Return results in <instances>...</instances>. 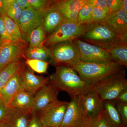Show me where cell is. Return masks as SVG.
Segmentation results:
<instances>
[{"label":"cell","mask_w":127,"mask_h":127,"mask_svg":"<svg viewBox=\"0 0 127 127\" xmlns=\"http://www.w3.org/2000/svg\"><path fill=\"white\" fill-rule=\"evenodd\" d=\"M93 7V6L91 5L86 2V4L82 7L78 12L77 17V22L84 24L93 23L92 22V11Z\"/></svg>","instance_id":"cell-29"},{"label":"cell","mask_w":127,"mask_h":127,"mask_svg":"<svg viewBox=\"0 0 127 127\" xmlns=\"http://www.w3.org/2000/svg\"><path fill=\"white\" fill-rule=\"evenodd\" d=\"M23 64L21 60L13 62L0 71V94L11 78L21 70Z\"/></svg>","instance_id":"cell-24"},{"label":"cell","mask_w":127,"mask_h":127,"mask_svg":"<svg viewBox=\"0 0 127 127\" xmlns=\"http://www.w3.org/2000/svg\"><path fill=\"white\" fill-rule=\"evenodd\" d=\"M100 23L107 27L121 40L127 42V11L121 9L110 13Z\"/></svg>","instance_id":"cell-13"},{"label":"cell","mask_w":127,"mask_h":127,"mask_svg":"<svg viewBox=\"0 0 127 127\" xmlns=\"http://www.w3.org/2000/svg\"><path fill=\"white\" fill-rule=\"evenodd\" d=\"M30 7L38 12L42 17L48 8L51 0H28Z\"/></svg>","instance_id":"cell-30"},{"label":"cell","mask_w":127,"mask_h":127,"mask_svg":"<svg viewBox=\"0 0 127 127\" xmlns=\"http://www.w3.org/2000/svg\"><path fill=\"white\" fill-rule=\"evenodd\" d=\"M78 39L102 48L123 41L101 23H93L89 30Z\"/></svg>","instance_id":"cell-6"},{"label":"cell","mask_w":127,"mask_h":127,"mask_svg":"<svg viewBox=\"0 0 127 127\" xmlns=\"http://www.w3.org/2000/svg\"><path fill=\"white\" fill-rule=\"evenodd\" d=\"M16 1L22 10L30 7L28 0H16Z\"/></svg>","instance_id":"cell-41"},{"label":"cell","mask_w":127,"mask_h":127,"mask_svg":"<svg viewBox=\"0 0 127 127\" xmlns=\"http://www.w3.org/2000/svg\"><path fill=\"white\" fill-rule=\"evenodd\" d=\"M0 127H6L5 125L3 122H0Z\"/></svg>","instance_id":"cell-43"},{"label":"cell","mask_w":127,"mask_h":127,"mask_svg":"<svg viewBox=\"0 0 127 127\" xmlns=\"http://www.w3.org/2000/svg\"><path fill=\"white\" fill-rule=\"evenodd\" d=\"M82 96L86 120L96 118L102 113L103 111V101L94 87Z\"/></svg>","instance_id":"cell-14"},{"label":"cell","mask_w":127,"mask_h":127,"mask_svg":"<svg viewBox=\"0 0 127 127\" xmlns=\"http://www.w3.org/2000/svg\"><path fill=\"white\" fill-rule=\"evenodd\" d=\"M68 104V102L58 100L39 114L45 127H60Z\"/></svg>","instance_id":"cell-10"},{"label":"cell","mask_w":127,"mask_h":127,"mask_svg":"<svg viewBox=\"0 0 127 127\" xmlns=\"http://www.w3.org/2000/svg\"><path fill=\"white\" fill-rule=\"evenodd\" d=\"M110 14L108 9L93 7L92 11V22L93 23H101L109 16Z\"/></svg>","instance_id":"cell-32"},{"label":"cell","mask_w":127,"mask_h":127,"mask_svg":"<svg viewBox=\"0 0 127 127\" xmlns=\"http://www.w3.org/2000/svg\"><path fill=\"white\" fill-rule=\"evenodd\" d=\"M25 59V64L33 71L40 74L47 72L48 65L50 64L49 62L35 59Z\"/></svg>","instance_id":"cell-28"},{"label":"cell","mask_w":127,"mask_h":127,"mask_svg":"<svg viewBox=\"0 0 127 127\" xmlns=\"http://www.w3.org/2000/svg\"><path fill=\"white\" fill-rule=\"evenodd\" d=\"M2 16L4 21L6 31L11 41L13 42H26L22 39L18 25L6 14Z\"/></svg>","instance_id":"cell-25"},{"label":"cell","mask_w":127,"mask_h":127,"mask_svg":"<svg viewBox=\"0 0 127 127\" xmlns=\"http://www.w3.org/2000/svg\"><path fill=\"white\" fill-rule=\"evenodd\" d=\"M55 66L56 72L50 76V82L59 91H65L72 97L82 95L93 87V85L83 81L70 66L61 65Z\"/></svg>","instance_id":"cell-1"},{"label":"cell","mask_w":127,"mask_h":127,"mask_svg":"<svg viewBox=\"0 0 127 127\" xmlns=\"http://www.w3.org/2000/svg\"><path fill=\"white\" fill-rule=\"evenodd\" d=\"M59 92L50 81L34 96L32 112L39 115L51 104L58 100Z\"/></svg>","instance_id":"cell-11"},{"label":"cell","mask_w":127,"mask_h":127,"mask_svg":"<svg viewBox=\"0 0 127 127\" xmlns=\"http://www.w3.org/2000/svg\"><path fill=\"white\" fill-rule=\"evenodd\" d=\"M11 108L5 103L0 96V122H4Z\"/></svg>","instance_id":"cell-35"},{"label":"cell","mask_w":127,"mask_h":127,"mask_svg":"<svg viewBox=\"0 0 127 127\" xmlns=\"http://www.w3.org/2000/svg\"><path fill=\"white\" fill-rule=\"evenodd\" d=\"M34 96L25 90H22L14 96L9 106L15 109L31 110Z\"/></svg>","instance_id":"cell-21"},{"label":"cell","mask_w":127,"mask_h":127,"mask_svg":"<svg viewBox=\"0 0 127 127\" xmlns=\"http://www.w3.org/2000/svg\"><path fill=\"white\" fill-rule=\"evenodd\" d=\"M0 40L2 42H11L6 31L4 18L1 15H0Z\"/></svg>","instance_id":"cell-36"},{"label":"cell","mask_w":127,"mask_h":127,"mask_svg":"<svg viewBox=\"0 0 127 127\" xmlns=\"http://www.w3.org/2000/svg\"><path fill=\"white\" fill-rule=\"evenodd\" d=\"M86 2L93 7H99L109 10L106 0H86Z\"/></svg>","instance_id":"cell-37"},{"label":"cell","mask_w":127,"mask_h":127,"mask_svg":"<svg viewBox=\"0 0 127 127\" xmlns=\"http://www.w3.org/2000/svg\"><path fill=\"white\" fill-rule=\"evenodd\" d=\"M26 42H4L0 47V71L9 64L25 58Z\"/></svg>","instance_id":"cell-9"},{"label":"cell","mask_w":127,"mask_h":127,"mask_svg":"<svg viewBox=\"0 0 127 127\" xmlns=\"http://www.w3.org/2000/svg\"><path fill=\"white\" fill-rule=\"evenodd\" d=\"M22 83L24 90L34 95L50 81V77L36 75L25 64L21 70Z\"/></svg>","instance_id":"cell-12"},{"label":"cell","mask_w":127,"mask_h":127,"mask_svg":"<svg viewBox=\"0 0 127 127\" xmlns=\"http://www.w3.org/2000/svg\"><path fill=\"white\" fill-rule=\"evenodd\" d=\"M84 127H112L104 116L103 112L96 118L86 119Z\"/></svg>","instance_id":"cell-31"},{"label":"cell","mask_w":127,"mask_h":127,"mask_svg":"<svg viewBox=\"0 0 127 127\" xmlns=\"http://www.w3.org/2000/svg\"><path fill=\"white\" fill-rule=\"evenodd\" d=\"M106 1L110 13L122 9L123 0H106Z\"/></svg>","instance_id":"cell-34"},{"label":"cell","mask_w":127,"mask_h":127,"mask_svg":"<svg viewBox=\"0 0 127 127\" xmlns=\"http://www.w3.org/2000/svg\"><path fill=\"white\" fill-rule=\"evenodd\" d=\"M22 68L9 79L0 94V97L9 106L14 96L18 92L24 90L22 83Z\"/></svg>","instance_id":"cell-19"},{"label":"cell","mask_w":127,"mask_h":127,"mask_svg":"<svg viewBox=\"0 0 127 127\" xmlns=\"http://www.w3.org/2000/svg\"><path fill=\"white\" fill-rule=\"evenodd\" d=\"M114 101L127 103V89L124 90L118 95L116 100Z\"/></svg>","instance_id":"cell-39"},{"label":"cell","mask_w":127,"mask_h":127,"mask_svg":"<svg viewBox=\"0 0 127 127\" xmlns=\"http://www.w3.org/2000/svg\"><path fill=\"white\" fill-rule=\"evenodd\" d=\"M53 1L65 20L71 22H77L78 12L86 4L85 0H57Z\"/></svg>","instance_id":"cell-16"},{"label":"cell","mask_w":127,"mask_h":127,"mask_svg":"<svg viewBox=\"0 0 127 127\" xmlns=\"http://www.w3.org/2000/svg\"><path fill=\"white\" fill-rule=\"evenodd\" d=\"M126 72L124 68L93 84L94 88L103 101H114L121 92L127 89Z\"/></svg>","instance_id":"cell-3"},{"label":"cell","mask_w":127,"mask_h":127,"mask_svg":"<svg viewBox=\"0 0 127 127\" xmlns=\"http://www.w3.org/2000/svg\"><path fill=\"white\" fill-rule=\"evenodd\" d=\"M42 21L43 18L41 16L31 7L22 10L18 25L23 40L27 41L32 31L42 24Z\"/></svg>","instance_id":"cell-15"},{"label":"cell","mask_w":127,"mask_h":127,"mask_svg":"<svg viewBox=\"0 0 127 127\" xmlns=\"http://www.w3.org/2000/svg\"><path fill=\"white\" fill-rule=\"evenodd\" d=\"M29 127H45L38 114L32 113Z\"/></svg>","instance_id":"cell-38"},{"label":"cell","mask_w":127,"mask_h":127,"mask_svg":"<svg viewBox=\"0 0 127 127\" xmlns=\"http://www.w3.org/2000/svg\"><path fill=\"white\" fill-rule=\"evenodd\" d=\"M69 66L77 73L83 81L92 85L124 68L115 63H89L81 61Z\"/></svg>","instance_id":"cell-2"},{"label":"cell","mask_w":127,"mask_h":127,"mask_svg":"<svg viewBox=\"0 0 127 127\" xmlns=\"http://www.w3.org/2000/svg\"><path fill=\"white\" fill-rule=\"evenodd\" d=\"M65 20L63 16L54 5L53 0H51L43 17L42 24L46 35L52 34Z\"/></svg>","instance_id":"cell-17"},{"label":"cell","mask_w":127,"mask_h":127,"mask_svg":"<svg viewBox=\"0 0 127 127\" xmlns=\"http://www.w3.org/2000/svg\"><path fill=\"white\" fill-rule=\"evenodd\" d=\"M122 9L124 10L125 11H127V0H123V1Z\"/></svg>","instance_id":"cell-42"},{"label":"cell","mask_w":127,"mask_h":127,"mask_svg":"<svg viewBox=\"0 0 127 127\" xmlns=\"http://www.w3.org/2000/svg\"><path fill=\"white\" fill-rule=\"evenodd\" d=\"M32 114L31 110L11 108L7 117L3 122L6 127H29Z\"/></svg>","instance_id":"cell-18"},{"label":"cell","mask_w":127,"mask_h":127,"mask_svg":"<svg viewBox=\"0 0 127 127\" xmlns=\"http://www.w3.org/2000/svg\"><path fill=\"white\" fill-rule=\"evenodd\" d=\"M103 111L105 117L112 127H123L122 120L114 101H103Z\"/></svg>","instance_id":"cell-22"},{"label":"cell","mask_w":127,"mask_h":127,"mask_svg":"<svg viewBox=\"0 0 127 127\" xmlns=\"http://www.w3.org/2000/svg\"><path fill=\"white\" fill-rule=\"evenodd\" d=\"M47 37L46 32L42 23L32 31L27 42H29L30 46H44Z\"/></svg>","instance_id":"cell-26"},{"label":"cell","mask_w":127,"mask_h":127,"mask_svg":"<svg viewBox=\"0 0 127 127\" xmlns=\"http://www.w3.org/2000/svg\"><path fill=\"white\" fill-rule=\"evenodd\" d=\"M7 0L6 15L18 25L22 10L19 7L16 0Z\"/></svg>","instance_id":"cell-27"},{"label":"cell","mask_w":127,"mask_h":127,"mask_svg":"<svg viewBox=\"0 0 127 127\" xmlns=\"http://www.w3.org/2000/svg\"><path fill=\"white\" fill-rule=\"evenodd\" d=\"M51 53L49 48L45 46L34 47L29 46L25 52V58L40 60L50 63Z\"/></svg>","instance_id":"cell-23"},{"label":"cell","mask_w":127,"mask_h":127,"mask_svg":"<svg viewBox=\"0 0 127 127\" xmlns=\"http://www.w3.org/2000/svg\"><path fill=\"white\" fill-rule=\"evenodd\" d=\"M92 24H84L65 20L55 31L47 37L44 46L48 47L61 42L78 39L89 30Z\"/></svg>","instance_id":"cell-4"},{"label":"cell","mask_w":127,"mask_h":127,"mask_svg":"<svg viewBox=\"0 0 127 127\" xmlns=\"http://www.w3.org/2000/svg\"><path fill=\"white\" fill-rule=\"evenodd\" d=\"M51 57L50 64L54 66H70L81 61L77 46L73 40H67L48 47Z\"/></svg>","instance_id":"cell-5"},{"label":"cell","mask_w":127,"mask_h":127,"mask_svg":"<svg viewBox=\"0 0 127 127\" xmlns=\"http://www.w3.org/2000/svg\"><path fill=\"white\" fill-rule=\"evenodd\" d=\"M3 43V42H2V41L1 40H0V47L1 46V45H2V43Z\"/></svg>","instance_id":"cell-44"},{"label":"cell","mask_w":127,"mask_h":127,"mask_svg":"<svg viewBox=\"0 0 127 127\" xmlns=\"http://www.w3.org/2000/svg\"><path fill=\"white\" fill-rule=\"evenodd\" d=\"M7 0H0V15L3 16L6 14Z\"/></svg>","instance_id":"cell-40"},{"label":"cell","mask_w":127,"mask_h":127,"mask_svg":"<svg viewBox=\"0 0 127 127\" xmlns=\"http://www.w3.org/2000/svg\"><path fill=\"white\" fill-rule=\"evenodd\" d=\"M73 40L77 46L81 61L89 63H116L111 55L103 48L78 39Z\"/></svg>","instance_id":"cell-7"},{"label":"cell","mask_w":127,"mask_h":127,"mask_svg":"<svg viewBox=\"0 0 127 127\" xmlns=\"http://www.w3.org/2000/svg\"><path fill=\"white\" fill-rule=\"evenodd\" d=\"M86 121L82 95L72 97L60 127H84Z\"/></svg>","instance_id":"cell-8"},{"label":"cell","mask_w":127,"mask_h":127,"mask_svg":"<svg viewBox=\"0 0 127 127\" xmlns=\"http://www.w3.org/2000/svg\"><path fill=\"white\" fill-rule=\"evenodd\" d=\"M102 48L111 55L116 63L127 68V42L122 41L119 43Z\"/></svg>","instance_id":"cell-20"},{"label":"cell","mask_w":127,"mask_h":127,"mask_svg":"<svg viewBox=\"0 0 127 127\" xmlns=\"http://www.w3.org/2000/svg\"><path fill=\"white\" fill-rule=\"evenodd\" d=\"M114 101L120 114L123 127H127V103Z\"/></svg>","instance_id":"cell-33"}]
</instances>
